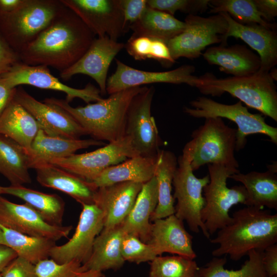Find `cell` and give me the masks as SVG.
<instances>
[{
	"instance_id": "cell-1",
	"label": "cell",
	"mask_w": 277,
	"mask_h": 277,
	"mask_svg": "<svg viewBox=\"0 0 277 277\" xmlns=\"http://www.w3.org/2000/svg\"><path fill=\"white\" fill-rule=\"evenodd\" d=\"M95 35L71 10L65 6L50 24L19 53L29 65L51 67L60 72L87 51Z\"/></svg>"
},
{
	"instance_id": "cell-2",
	"label": "cell",
	"mask_w": 277,
	"mask_h": 277,
	"mask_svg": "<svg viewBox=\"0 0 277 277\" xmlns=\"http://www.w3.org/2000/svg\"><path fill=\"white\" fill-rule=\"evenodd\" d=\"M277 242V214L247 206L235 211L230 223L218 230L210 243L218 245L215 257L229 255L238 261L252 250H264Z\"/></svg>"
},
{
	"instance_id": "cell-3",
	"label": "cell",
	"mask_w": 277,
	"mask_h": 277,
	"mask_svg": "<svg viewBox=\"0 0 277 277\" xmlns=\"http://www.w3.org/2000/svg\"><path fill=\"white\" fill-rule=\"evenodd\" d=\"M145 86L126 89L94 103L73 107L65 100L46 98L43 102L65 110L84 129L87 135L109 143L125 135L127 113L135 95Z\"/></svg>"
},
{
	"instance_id": "cell-4",
	"label": "cell",
	"mask_w": 277,
	"mask_h": 277,
	"mask_svg": "<svg viewBox=\"0 0 277 277\" xmlns=\"http://www.w3.org/2000/svg\"><path fill=\"white\" fill-rule=\"evenodd\" d=\"M195 87L206 95L221 96L227 92L277 122L276 87L269 72L259 70L248 76L224 78L207 73L197 77Z\"/></svg>"
},
{
	"instance_id": "cell-5",
	"label": "cell",
	"mask_w": 277,
	"mask_h": 277,
	"mask_svg": "<svg viewBox=\"0 0 277 277\" xmlns=\"http://www.w3.org/2000/svg\"><path fill=\"white\" fill-rule=\"evenodd\" d=\"M236 132L222 118H205L204 124L193 131L192 139L184 146L182 154L188 159L193 171L206 164L238 168L234 156Z\"/></svg>"
},
{
	"instance_id": "cell-6",
	"label": "cell",
	"mask_w": 277,
	"mask_h": 277,
	"mask_svg": "<svg viewBox=\"0 0 277 277\" xmlns=\"http://www.w3.org/2000/svg\"><path fill=\"white\" fill-rule=\"evenodd\" d=\"M64 7L61 0H27L13 12H0V36L19 54Z\"/></svg>"
},
{
	"instance_id": "cell-7",
	"label": "cell",
	"mask_w": 277,
	"mask_h": 277,
	"mask_svg": "<svg viewBox=\"0 0 277 277\" xmlns=\"http://www.w3.org/2000/svg\"><path fill=\"white\" fill-rule=\"evenodd\" d=\"M208 169L209 182L203 189L205 204L201 216L211 235L230 223V209L238 204H245L247 193L242 185L232 188L227 185L229 176L240 172L238 168L209 164Z\"/></svg>"
},
{
	"instance_id": "cell-8",
	"label": "cell",
	"mask_w": 277,
	"mask_h": 277,
	"mask_svg": "<svg viewBox=\"0 0 277 277\" xmlns=\"http://www.w3.org/2000/svg\"><path fill=\"white\" fill-rule=\"evenodd\" d=\"M192 108L185 107L184 112L195 118H226L238 126L235 150L243 149L246 144L248 135L262 134L268 136L277 144V128L267 124L260 114L250 112L241 101L232 105L224 104L201 96L190 102Z\"/></svg>"
},
{
	"instance_id": "cell-9",
	"label": "cell",
	"mask_w": 277,
	"mask_h": 277,
	"mask_svg": "<svg viewBox=\"0 0 277 277\" xmlns=\"http://www.w3.org/2000/svg\"><path fill=\"white\" fill-rule=\"evenodd\" d=\"M172 185L173 195L176 200L174 215L186 221L191 231L199 233L201 229L207 239L210 236L201 219V211L205 204L203 195L204 188L209 182V175L198 178L193 173L190 161L184 155L177 159Z\"/></svg>"
},
{
	"instance_id": "cell-10",
	"label": "cell",
	"mask_w": 277,
	"mask_h": 277,
	"mask_svg": "<svg viewBox=\"0 0 277 277\" xmlns=\"http://www.w3.org/2000/svg\"><path fill=\"white\" fill-rule=\"evenodd\" d=\"M185 29L166 43L172 58L193 59L199 57L209 45L222 43L228 23L221 13L208 17L189 14L185 19Z\"/></svg>"
},
{
	"instance_id": "cell-11",
	"label": "cell",
	"mask_w": 277,
	"mask_h": 277,
	"mask_svg": "<svg viewBox=\"0 0 277 277\" xmlns=\"http://www.w3.org/2000/svg\"><path fill=\"white\" fill-rule=\"evenodd\" d=\"M138 155L131 138L125 135L93 151L55 159L49 163L92 182L105 169Z\"/></svg>"
},
{
	"instance_id": "cell-12",
	"label": "cell",
	"mask_w": 277,
	"mask_h": 277,
	"mask_svg": "<svg viewBox=\"0 0 277 277\" xmlns=\"http://www.w3.org/2000/svg\"><path fill=\"white\" fill-rule=\"evenodd\" d=\"M155 89L145 88L133 98L128 109L125 135L132 140L139 155L157 157L162 141L160 137L151 108Z\"/></svg>"
},
{
	"instance_id": "cell-13",
	"label": "cell",
	"mask_w": 277,
	"mask_h": 277,
	"mask_svg": "<svg viewBox=\"0 0 277 277\" xmlns=\"http://www.w3.org/2000/svg\"><path fill=\"white\" fill-rule=\"evenodd\" d=\"M78 224L72 237L65 244L52 247L49 257L57 263L72 261L85 263L90 258L96 237L104 228L102 211L94 204L82 205Z\"/></svg>"
},
{
	"instance_id": "cell-14",
	"label": "cell",
	"mask_w": 277,
	"mask_h": 277,
	"mask_svg": "<svg viewBox=\"0 0 277 277\" xmlns=\"http://www.w3.org/2000/svg\"><path fill=\"white\" fill-rule=\"evenodd\" d=\"M2 76L7 85L13 88L21 85H28L39 89L64 92L66 94L65 100L69 103L75 98H80L87 104L103 98L99 88L92 84L88 83L82 89L71 87L61 82L51 73L48 67L44 65L32 66L19 62Z\"/></svg>"
},
{
	"instance_id": "cell-15",
	"label": "cell",
	"mask_w": 277,
	"mask_h": 277,
	"mask_svg": "<svg viewBox=\"0 0 277 277\" xmlns=\"http://www.w3.org/2000/svg\"><path fill=\"white\" fill-rule=\"evenodd\" d=\"M97 37L117 41L125 30L120 0H61Z\"/></svg>"
},
{
	"instance_id": "cell-16",
	"label": "cell",
	"mask_w": 277,
	"mask_h": 277,
	"mask_svg": "<svg viewBox=\"0 0 277 277\" xmlns=\"http://www.w3.org/2000/svg\"><path fill=\"white\" fill-rule=\"evenodd\" d=\"M0 224L25 235L56 242L69 234L72 226H54L46 222L32 208L18 204L0 195Z\"/></svg>"
},
{
	"instance_id": "cell-17",
	"label": "cell",
	"mask_w": 277,
	"mask_h": 277,
	"mask_svg": "<svg viewBox=\"0 0 277 277\" xmlns=\"http://www.w3.org/2000/svg\"><path fill=\"white\" fill-rule=\"evenodd\" d=\"M14 99L35 118L40 129L49 136L80 139L87 135L81 126L66 111L37 100L22 88H16Z\"/></svg>"
},
{
	"instance_id": "cell-18",
	"label": "cell",
	"mask_w": 277,
	"mask_h": 277,
	"mask_svg": "<svg viewBox=\"0 0 277 277\" xmlns=\"http://www.w3.org/2000/svg\"><path fill=\"white\" fill-rule=\"evenodd\" d=\"M116 68L107 80L106 91L109 94L130 88L154 83L186 84L195 87L197 77L192 73L195 67L184 65L173 70L147 71L130 67L115 59Z\"/></svg>"
},
{
	"instance_id": "cell-19",
	"label": "cell",
	"mask_w": 277,
	"mask_h": 277,
	"mask_svg": "<svg viewBox=\"0 0 277 277\" xmlns=\"http://www.w3.org/2000/svg\"><path fill=\"white\" fill-rule=\"evenodd\" d=\"M125 44L107 36L95 38L85 54L72 66L60 72L64 81L82 74L93 78L97 84L102 95L106 91L107 77L110 65Z\"/></svg>"
},
{
	"instance_id": "cell-20",
	"label": "cell",
	"mask_w": 277,
	"mask_h": 277,
	"mask_svg": "<svg viewBox=\"0 0 277 277\" xmlns=\"http://www.w3.org/2000/svg\"><path fill=\"white\" fill-rule=\"evenodd\" d=\"M228 23L221 45H226L229 37L240 38L259 54L261 64L259 70L269 72L277 64V33L276 29L257 24L242 25L226 12H220Z\"/></svg>"
},
{
	"instance_id": "cell-21",
	"label": "cell",
	"mask_w": 277,
	"mask_h": 277,
	"mask_svg": "<svg viewBox=\"0 0 277 277\" xmlns=\"http://www.w3.org/2000/svg\"><path fill=\"white\" fill-rule=\"evenodd\" d=\"M143 184L120 182L97 188L94 204L104 215L103 229L121 225L132 209Z\"/></svg>"
},
{
	"instance_id": "cell-22",
	"label": "cell",
	"mask_w": 277,
	"mask_h": 277,
	"mask_svg": "<svg viewBox=\"0 0 277 277\" xmlns=\"http://www.w3.org/2000/svg\"><path fill=\"white\" fill-rule=\"evenodd\" d=\"M151 223L148 244L157 256L168 252L194 259L192 236L186 230L183 221L174 214L156 220Z\"/></svg>"
},
{
	"instance_id": "cell-23",
	"label": "cell",
	"mask_w": 277,
	"mask_h": 277,
	"mask_svg": "<svg viewBox=\"0 0 277 277\" xmlns=\"http://www.w3.org/2000/svg\"><path fill=\"white\" fill-rule=\"evenodd\" d=\"M103 145H105L104 142L93 138L69 139L49 136L40 129L27 151L30 168L34 169L53 160L69 156L81 149Z\"/></svg>"
},
{
	"instance_id": "cell-24",
	"label": "cell",
	"mask_w": 277,
	"mask_h": 277,
	"mask_svg": "<svg viewBox=\"0 0 277 277\" xmlns=\"http://www.w3.org/2000/svg\"><path fill=\"white\" fill-rule=\"evenodd\" d=\"M36 180L42 186L64 192L77 202L93 204L97 189L92 182L85 181L52 164L36 166Z\"/></svg>"
},
{
	"instance_id": "cell-25",
	"label": "cell",
	"mask_w": 277,
	"mask_h": 277,
	"mask_svg": "<svg viewBox=\"0 0 277 277\" xmlns=\"http://www.w3.org/2000/svg\"><path fill=\"white\" fill-rule=\"evenodd\" d=\"M203 56L209 64L219 66L221 71L233 76L250 75L261 68L260 56L244 45L211 47L206 50Z\"/></svg>"
},
{
	"instance_id": "cell-26",
	"label": "cell",
	"mask_w": 277,
	"mask_h": 277,
	"mask_svg": "<svg viewBox=\"0 0 277 277\" xmlns=\"http://www.w3.org/2000/svg\"><path fill=\"white\" fill-rule=\"evenodd\" d=\"M125 234L121 225L103 229L94 240L90 258L81 265V271L91 270L102 272L121 269L125 262L121 253V244Z\"/></svg>"
},
{
	"instance_id": "cell-27",
	"label": "cell",
	"mask_w": 277,
	"mask_h": 277,
	"mask_svg": "<svg viewBox=\"0 0 277 277\" xmlns=\"http://www.w3.org/2000/svg\"><path fill=\"white\" fill-rule=\"evenodd\" d=\"M276 163L265 172L251 171L233 174L229 178L243 184L247 193L244 205L260 208L277 209Z\"/></svg>"
},
{
	"instance_id": "cell-28",
	"label": "cell",
	"mask_w": 277,
	"mask_h": 277,
	"mask_svg": "<svg viewBox=\"0 0 277 277\" xmlns=\"http://www.w3.org/2000/svg\"><path fill=\"white\" fill-rule=\"evenodd\" d=\"M158 200L157 183L155 176L143 184L134 205L121 224L125 234L136 236L147 243L150 236L153 213Z\"/></svg>"
},
{
	"instance_id": "cell-29",
	"label": "cell",
	"mask_w": 277,
	"mask_h": 277,
	"mask_svg": "<svg viewBox=\"0 0 277 277\" xmlns=\"http://www.w3.org/2000/svg\"><path fill=\"white\" fill-rule=\"evenodd\" d=\"M158 156L129 158L105 169L92 183L97 188L125 182L144 184L154 176Z\"/></svg>"
},
{
	"instance_id": "cell-30",
	"label": "cell",
	"mask_w": 277,
	"mask_h": 277,
	"mask_svg": "<svg viewBox=\"0 0 277 277\" xmlns=\"http://www.w3.org/2000/svg\"><path fill=\"white\" fill-rule=\"evenodd\" d=\"M39 129L35 118L14 98L0 115V134L12 139L27 151Z\"/></svg>"
},
{
	"instance_id": "cell-31",
	"label": "cell",
	"mask_w": 277,
	"mask_h": 277,
	"mask_svg": "<svg viewBox=\"0 0 277 277\" xmlns=\"http://www.w3.org/2000/svg\"><path fill=\"white\" fill-rule=\"evenodd\" d=\"M2 194L11 195L23 200L49 224L62 226L65 202L58 195L45 193L23 185L2 186Z\"/></svg>"
},
{
	"instance_id": "cell-32",
	"label": "cell",
	"mask_w": 277,
	"mask_h": 277,
	"mask_svg": "<svg viewBox=\"0 0 277 277\" xmlns=\"http://www.w3.org/2000/svg\"><path fill=\"white\" fill-rule=\"evenodd\" d=\"M177 166V159L172 152L161 150L154 174L157 183V204L151 216V222L174 214L175 200L172 188Z\"/></svg>"
},
{
	"instance_id": "cell-33",
	"label": "cell",
	"mask_w": 277,
	"mask_h": 277,
	"mask_svg": "<svg viewBox=\"0 0 277 277\" xmlns=\"http://www.w3.org/2000/svg\"><path fill=\"white\" fill-rule=\"evenodd\" d=\"M186 24L174 16L147 6L140 18L129 28L132 36H147L165 42L180 34Z\"/></svg>"
},
{
	"instance_id": "cell-34",
	"label": "cell",
	"mask_w": 277,
	"mask_h": 277,
	"mask_svg": "<svg viewBox=\"0 0 277 277\" xmlns=\"http://www.w3.org/2000/svg\"><path fill=\"white\" fill-rule=\"evenodd\" d=\"M26 149L12 139L0 134V173L12 186L31 183Z\"/></svg>"
},
{
	"instance_id": "cell-35",
	"label": "cell",
	"mask_w": 277,
	"mask_h": 277,
	"mask_svg": "<svg viewBox=\"0 0 277 277\" xmlns=\"http://www.w3.org/2000/svg\"><path fill=\"white\" fill-rule=\"evenodd\" d=\"M0 244L6 246L33 264L48 259L55 242L25 235L0 224Z\"/></svg>"
},
{
	"instance_id": "cell-36",
	"label": "cell",
	"mask_w": 277,
	"mask_h": 277,
	"mask_svg": "<svg viewBox=\"0 0 277 277\" xmlns=\"http://www.w3.org/2000/svg\"><path fill=\"white\" fill-rule=\"evenodd\" d=\"M263 252L257 249L249 251L248 259L238 270L224 268L227 262L225 256H214L204 266L199 267L197 274L200 277H267L262 263Z\"/></svg>"
},
{
	"instance_id": "cell-37",
	"label": "cell",
	"mask_w": 277,
	"mask_h": 277,
	"mask_svg": "<svg viewBox=\"0 0 277 277\" xmlns=\"http://www.w3.org/2000/svg\"><path fill=\"white\" fill-rule=\"evenodd\" d=\"M209 12H226L236 22L242 25L257 24L276 29L274 23L265 21L258 11L253 0H210Z\"/></svg>"
},
{
	"instance_id": "cell-38",
	"label": "cell",
	"mask_w": 277,
	"mask_h": 277,
	"mask_svg": "<svg viewBox=\"0 0 277 277\" xmlns=\"http://www.w3.org/2000/svg\"><path fill=\"white\" fill-rule=\"evenodd\" d=\"M199 268L194 259L179 255H160L150 262L149 277H194Z\"/></svg>"
},
{
	"instance_id": "cell-39",
	"label": "cell",
	"mask_w": 277,
	"mask_h": 277,
	"mask_svg": "<svg viewBox=\"0 0 277 277\" xmlns=\"http://www.w3.org/2000/svg\"><path fill=\"white\" fill-rule=\"evenodd\" d=\"M121 253L125 261L139 264L151 262L157 255L153 247L131 234H125L121 244Z\"/></svg>"
},
{
	"instance_id": "cell-40",
	"label": "cell",
	"mask_w": 277,
	"mask_h": 277,
	"mask_svg": "<svg viewBox=\"0 0 277 277\" xmlns=\"http://www.w3.org/2000/svg\"><path fill=\"white\" fill-rule=\"evenodd\" d=\"M210 0H147V6L171 15L178 11L195 14L206 11Z\"/></svg>"
},
{
	"instance_id": "cell-41",
	"label": "cell",
	"mask_w": 277,
	"mask_h": 277,
	"mask_svg": "<svg viewBox=\"0 0 277 277\" xmlns=\"http://www.w3.org/2000/svg\"><path fill=\"white\" fill-rule=\"evenodd\" d=\"M81 265L76 261L59 264L48 258L35 264L37 277H77Z\"/></svg>"
},
{
	"instance_id": "cell-42",
	"label": "cell",
	"mask_w": 277,
	"mask_h": 277,
	"mask_svg": "<svg viewBox=\"0 0 277 277\" xmlns=\"http://www.w3.org/2000/svg\"><path fill=\"white\" fill-rule=\"evenodd\" d=\"M159 39L147 36H131L125 44L128 53L135 60H154Z\"/></svg>"
},
{
	"instance_id": "cell-43",
	"label": "cell",
	"mask_w": 277,
	"mask_h": 277,
	"mask_svg": "<svg viewBox=\"0 0 277 277\" xmlns=\"http://www.w3.org/2000/svg\"><path fill=\"white\" fill-rule=\"evenodd\" d=\"M125 32L138 21L147 7L146 0H120Z\"/></svg>"
},
{
	"instance_id": "cell-44",
	"label": "cell",
	"mask_w": 277,
	"mask_h": 277,
	"mask_svg": "<svg viewBox=\"0 0 277 277\" xmlns=\"http://www.w3.org/2000/svg\"><path fill=\"white\" fill-rule=\"evenodd\" d=\"M2 277H37L35 264L16 257L1 273Z\"/></svg>"
},
{
	"instance_id": "cell-45",
	"label": "cell",
	"mask_w": 277,
	"mask_h": 277,
	"mask_svg": "<svg viewBox=\"0 0 277 277\" xmlns=\"http://www.w3.org/2000/svg\"><path fill=\"white\" fill-rule=\"evenodd\" d=\"M19 62V54L0 36V75L8 72L14 64Z\"/></svg>"
},
{
	"instance_id": "cell-46",
	"label": "cell",
	"mask_w": 277,
	"mask_h": 277,
	"mask_svg": "<svg viewBox=\"0 0 277 277\" xmlns=\"http://www.w3.org/2000/svg\"><path fill=\"white\" fill-rule=\"evenodd\" d=\"M263 266L267 277L277 275V244L266 248L263 252Z\"/></svg>"
},
{
	"instance_id": "cell-47",
	"label": "cell",
	"mask_w": 277,
	"mask_h": 277,
	"mask_svg": "<svg viewBox=\"0 0 277 277\" xmlns=\"http://www.w3.org/2000/svg\"><path fill=\"white\" fill-rule=\"evenodd\" d=\"M255 6L262 17L271 23L277 16L276 0H253Z\"/></svg>"
},
{
	"instance_id": "cell-48",
	"label": "cell",
	"mask_w": 277,
	"mask_h": 277,
	"mask_svg": "<svg viewBox=\"0 0 277 277\" xmlns=\"http://www.w3.org/2000/svg\"><path fill=\"white\" fill-rule=\"evenodd\" d=\"M16 88L9 87L2 75H0V115L13 99Z\"/></svg>"
},
{
	"instance_id": "cell-49",
	"label": "cell",
	"mask_w": 277,
	"mask_h": 277,
	"mask_svg": "<svg viewBox=\"0 0 277 277\" xmlns=\"http://www.w3.org/2000/svg\"><path fill=\"white\" fill-rule=\"evenodd\" d=\"M18 255L10 248L0 244V273Z\"/></svg>"
},
{
	"instance_id": "cell-50",
	"label": "cell",
	"mask_w": 277,
	"mask_h": 277,
	"mask_svg": "<svg viewBox=\"0 0 277 277\" xmlns=\"http://www.w3.org/2000/svg\"><path fill=\"white\" fill-rule=\"evenodd\" d=\"M27 0H0V12L11 13L22 7Z\"/></svg>"
},
{
	"instance_id": "cell-51",
	"label": "cell",
	"mask_w": 277,
	"mask_h": 277,
	"mask_svg": "<svg viewBox=\"0 0 277 277\" xmlns=\"http://www.w3.org/2000/svg\"><path fill=\"white\" fill-rule=\"evenodd\" d=\"M77 277H105L102 272L95 270H87L81 271L77 274Z\"/></svg>"
},
{
	"instance_id": "cell-52",
	"label": "cell",
	"mask_w": 277,
	"mask_h": 277,
	"mask_svg": "<svg viewBox=\"0 0 277 277\" xmlns=\"http://www.w3.org/2000/svg\"><path fill=\"white\" fill-rule=\"evenodd\" d=\"M269 74L271 76V77L272 78V79L275 81L277 80V71L276 69L274 67L273 68L270 70V71L269 72Z\"/></svg>"
},
{
	"instance_id": "cell-53",
	"label": "cell",
	"mask_w": 277,
	"mask_h": 277,
	"mask_svg": "<svg viewBox=\"0 0 277 277\" xmlns=\"http://www.w3.org/2000/svg\"><path fill=\"white\" fill-rule=\"evenodd\" d=\"M2 186L0 185V195L1 194H2Z\"/></svg>"
},
{
	"instance_id": "cell-54",
	"label": "cell",
	"mask_w": 277,
	"mask_h": 277,
	"mask_svg": "<svg viewBox=\"0 0 277 277\" xmlns=\"http://www.w3.org/2000/svg\"><path fill=\"white\" fill-rule=\"evenodd\" d=\"M194 277H200V276L199 275V274H197V273L196 274V275Z\"/></svg>"
},
{
	"instance_id": "cell-55",
	"label": "cell",
	"mask_w": 277,
	"mask_h": 277,
	"mask_svg": "<svg viewBox=\"0 0 277 277\" xmlns=\"http://www.w3.org/2000/svg\"><path fill=\"white\" fill-rule=\"evenodd\" d=\"M0 277H2L1 273H0Z\"/></svg>"
},
{
	"instance_id": "cell-56",
	"label": "cell",
	"mask_w": 277,
	"mask_h": 277,
	"mask_svg": "<svg viewBox=\"0 0 277 277\" xmlns=\"http://www.w3.org/2000/svg\"><path fill=\"white\" fill-rule=\"evenodd\" d=\"M273 277H277V275H276V276H273Z\"/></svg>"
}]
</instances>
